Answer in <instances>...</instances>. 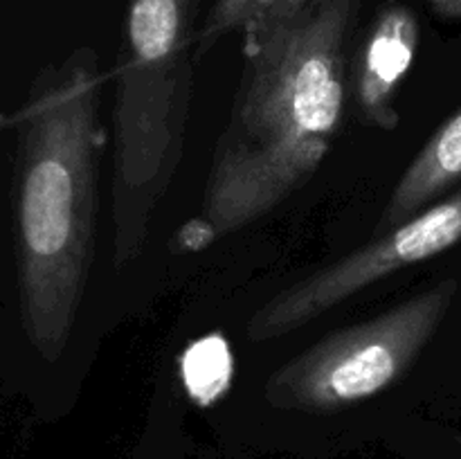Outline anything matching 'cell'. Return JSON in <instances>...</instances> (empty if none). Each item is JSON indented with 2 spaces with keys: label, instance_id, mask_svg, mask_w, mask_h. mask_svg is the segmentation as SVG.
Segmentation results:
<instances>
[{
  "label": "cell",
  "instance_id": "1",
  "mask_svg": "<svg viewBox=\"0 0 461 459\" xmlns=\"http://www.w3.org/2000/svg\"><path fill=\"white\" fill-rule=\"evenodd\" d=\"M358 0H311L243 32L246 66L212 156L189 246L239 232L318 171L342 129L347 36Z\"/></svg>",
  "mask_w": 461,
  "mask_h": 459
},
{
  "label": "cell",
  "instance_id": "2",
  "mask_svg": "<svg viewBox=\"0 0 461 459\" xmlns=\"http://www.w3.org/2000/svg\"><path fill=\"white\" fill-rule=\"evenodd\" d=\"M102 81L95 50L79 48L41 72L16 117L23 327L50 363L70 340L93 266Z\"/></svg>",
  "mask_w": 461,
  "mask_h": 459
},
{
  "label": "cell",
  "instance_id": "3",
  "mask_svg": "<svg viewBox=\"0 0 461 459\" xmlns=\"http://www.w3.org/2000/svg\"><path fill=\"white\" fill-rule=\"evenodd\" d=\"M201 0H131L122 25L113 106V264L147 246L158 205L185 151Z\"/></svg>",
  "mask_w": 461,
  "mask_h": 459
},
{
  "label": "cell",
  "instance_id": "4",
  "mask_svg": "<svg viewBox=\"0 0 461 459\" xmlns=\"http://www.w3.org/2000/svg\"><path fill=\"white\" fill-rule=\"evenodd\" d=\"M457 284L441 282L385 313L329 333L266 381L273 408L336 412L399 382L444 322Z\"/></svg>",
  "mask_w": 461,
  "mask_h": 459
},
{
  "label": "cell",
  "instance_id": "5",
  "mask_svg": "<svg viewBox=\"0 0 461 459\" xmlns=\"http://www.w3.org/2000/svg\"><path fill=\"white\" fill-rule=\"evenodd\" d=\"M461 241V189L309 277L291 284L248 320L250 342H270L313 322L392 273L430 259Z\"/></svg>",
  "mask_w": 461,
  "mask_h": 459
},
{
  "label": "cell",
  "instance_id": "6",
  "mask_svg": "<svg viewBox=\"0 0 461 459\" xmlns=\"http://www.w3.org/2000/svg\"><path fill=\"white\" fill-rule=\"evenodd\" d=\"M419 45L417 16L403 4H387L369 27L354 66V104L365 124L399 129L396 97L412 68Z\"/></svg>",
  "mask_w": 461,
  "mask_h": 459
},
{
  "label": "cell",
  "instance_id": "7",
  "mask_svg": "<svg viewBox=\"0 0 461 459\" xmlns=\"http://www.w3.org/2000/svg\"><path fill=\"white\" fill-rule=\"evenodd\" d=\"M461 180V111L435 130L392 189L378 232L396 228Z\"/></svg>",
  "mask_w": 461,
  "mask_h": 459
},
{
  "label": "cell",
  "instance_id": "8",
  "mask_svg": "<svg viewBox=\"0 0 461 459\" xmlns=\"http://www.w3.org/2000/svg\"><path fill=\"white\" fill-rule=\"evenodd\" d=\"M255 3L257 0H216L210 12H207V16L203 18L201 25H198L196 57L210 52L230 32L243 30Z\"/></svg>",
  "mask_w": 461,
  "mask_h": 459
},
{
  "label": "cell",
  "instance_id": "9",
  "mask_svg": "<svg viewBox=\"0 0 461 459\" xmlns=\"http://www.w3.org/2000/svg\"><path fill=\"white\" fill-rule=\"evenodd\" d=\"M309 3L311 0H257L246 25H243V32L268 25V22L288 16V14L297 12V9H302Z\"/></svg>",
  "mask_w": 461,
  "mask_h": 459
},
{
  "label": "cell",
  "instance_id": "10",
  "mask_svg": "<svg viewBox=\"0 0 461 459\" xmlns=\"http://www.w3.org/2000/svg\"><path fill=\"white\" fill-rule=\"evenodd\" d=\"M432 9L441 14V16L461 18V0H426Z\"/></svg>",
  "mask_w": 461,
  "mask_h": 459
}]
</instances>
